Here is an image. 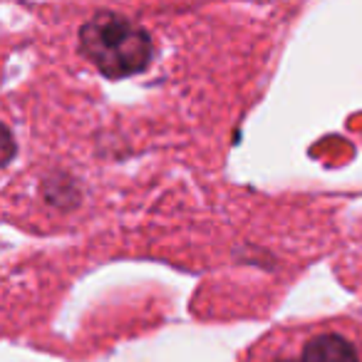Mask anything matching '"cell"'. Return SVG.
Here are the masks:
<instances>
[{
	"label": "cell",
	"instance_id": "1",
	"mask_svg": "<svg viewBox=\"0 0 362 362\" xmlns=\"http://www.w3.org/2000/svg\"><path fill=\"white\" fill-rule=\"evenodd\" d=\"M238 362H362V313L273 325L241 350Z\"/></svg>",
	"mask_w": 362,
	"mask_h": 362
},
{
	"label": "cell",
	"instance_id": "2",
	"mask_svg": "<svg viewBox=\"0 0 362 362\" xmlns=\"http://www.w3.org/2000/svg\"><path fill=\"white\" fill-rule=\"evenodd\" d=\"M335 273L342 286L355 291L362 298V214L342 238V248L337 253Z\"/></svg>",
	"mask_w": 362,
	"mask_h": 362
}]
</instances>
